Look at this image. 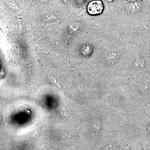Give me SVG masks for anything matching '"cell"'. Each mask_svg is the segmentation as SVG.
I'll use <instances>...</instances> for the list:
<instances>
[{"label":"cell","mask_w":150,"mask_h":150,"mask_svg":"<svg viewBox=\"0 0 150 150\" xmlns=\"http://www.w3.org/2000/svg\"><path fill=\"white\" fill-rule=\"evenodd\" d=\"M104 6L101 0H94L90 2L87 6V11L90 15L97 16L102 14Z\"/></svg>","instance_id":"obj_1"},{"label":"cell","mask_w":150,"mask_h":150,"mask_svg":"<svg viewBox=\"0 0 150 150\" xmlns=\"http://www.w3.org/2000/svg\"><path fill=\"white\" fill-rule=\"evenodd\" d=\"M142 6L139 2H130L125 6V10L128 14H133L138 13L142 9Z\"/></svg>","instance_id":"obj_2"},{"label":"cell","mask_w":150,"mask_h":150,"mask_svg":"<svg viewBox=\"0 0 150 150\" xmlns=\"http://www.w3.org/2000/svg\"><path fill=\"white\" fill-rule=\"evenodd\" d=\"M120 54L116 51H111L106 54L105 59L106 61L109 64H113L116 62L119 59Z\"/></svg>","instance_id":"obj_3"},{"label":"cell","mask_w":150,"mask_h":150,"mask_svg":"<svg viewBox=\"0 0 150 150\" xmlns=\"http://www.w3.org/2000/svg\"><path fill=\"white\" fill-rule=\"evenodd\" d=\"M92 51H93V48L92 46L89 44H84L82 45L81 48V51L82 54L86 56L91 54Z\"/></svg>","instance_id":"obj_4"},{"label":"cell","mask_w":150,"mask_h":150,"mask_svg":"<svg viewBox=\"0 0 150 150\" xmlns=\"http://www.w3.org/2000/svg\"><path fill=\"white\" fill-rule=\"evenodd\" d=\"M129 2H136V1H138V0H127Z\"/></svg>","instance_id":"obj_5"},{"label":"cell","mask_w":150,"mask_h":150,"mask_svg":"<svg viewBox=\"0 0 150 150\" xmlns=\"http://www.w3.org/2000/svg\"><path fill=\"white\" fill-rule=\"evenodd\" d=\"M106 1H107L109 2H110L113 1H114V0H106Z\"/></svg>","instance_id":"obj_6"},{"label":"cell","mask_w":150,"mask_h":150,"mask_svg":"<svg viewBox=\"0 0 150 150\" xmlns=\"http://www.w3.org/2000/svg\"><path fill=\"white\" fill-rule=\"evenodd\" d=\"M149 49H150V45H149Z\"/></svg>","instance_id":"obj_7"},{"label":"cell","mask_w":150,"mask_h":150,"mask_svg":"<svg viewBox=\"0 0 150 150\" xmlns=\"http://www.w3.org/2000/svg\"><path fill=\"white\" fill-rule=\"evenodd\" d=\"M149 130H150V126H149Z\"/></svg>","instance_id":"obj_8"}]
</instances>
